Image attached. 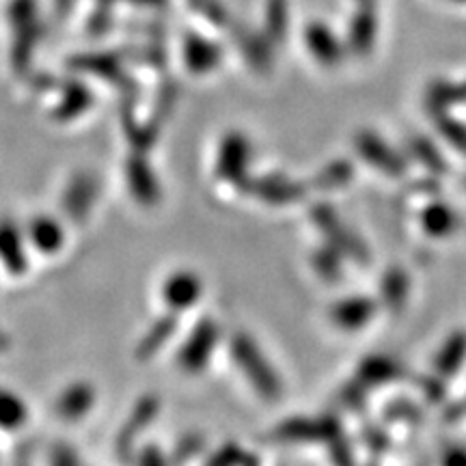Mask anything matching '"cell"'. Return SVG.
Returning <instances> with one entry per match:
<instances>
[{"label":"cell","instance_id":"cell-10","mask_svg":"<svg viewBox=\"0 0 466 466\" xmlns=\"http://www.w3.org/2000/svg\"><path fill=\"white\" fill-rule=\"evenodd\" d=\"M423 225H425V231L432 233V236H445V233L451 231L453 217L450 209H445L442 206H434L425 212Z\"/></svg>","mask_w":466,"mask_h":466},{"label":"cell","instance_id":"cell-3","mask_svg":"<svg viewBox=\"0 0 466 466\" xmlns=\"http://www.w3.org/2000/svg\"><path fill=\"white\" fill-rule=\"evenodd\" d=\"M238 357H240L244 367H247L248 376L253 378V382L258 384L261 391L268 395H275L279 391L275 376H272V371L268 370L266 360L258 357V352H255V348L250 346L248 341L244 339L238 341Z\"/></svg>","mask_w":466,"mask_h":466},{"label":"cell","instance_id":"cell-8","mask_svg":"<svg viewBox=\"0 0 466 466\" xmlns=\"http://www.w3.org/2000/svg\"><path fill=\"white\" fill-rule=\"evenodd\" d=\"M270 39L259 37L258 33H244L240 37V48L244 50V56L248 58V63L253 67L264 69L270 67L272 63V52H270Z\"/></svg>","mask_w":466,"mask_h":466},{"label":"cell","instance_id":"cell-6","mask_svg":"<svg viewBox=\"0 0 466 466\" xmlns=\"http://www.w3.org/2000/svg\"><path fill=\"white\" fill-rule=\"evenodd\" d=\"M357 147H359V151L365 156L367 160L374 162L376 167L384 168V171L395 173V171H400V168H401L400 160L393 156V151L389 149L387 145H384L380 138L376 137V134H371V132L359 134Z\"/></svg>","mask_w":466,"mask_h":466},{"label":"cell","instance_id":"cell-14","mask_svg":"<svg viewBox=\"0 0 466 466\" xmlns=\"http://www.w3.org/2000/svg\"><path fill=\"white\" fill-rule=\"evenodd\" d=\"M442 466H466V450H462V447H451L442 456Z\"/></svg>","mask_w":466,"mask_h":466},{"label":"cell","instance_id":"cell-16","mask_svg":"<svg viewBox=\"0 0 466 466\" xmlns=\"http://www.w3.org/2000/svg\"><path fill=\"white\" fill-rule=\"evenodd\" d=\"M451 3H460V5H466V0H451Z\"/></svg>","mask_w":466,"mask_h":466},{"label":"cell","instance_id":"cell-2","mask_svg":"<svg viewBox=\"0 0 466 466\" xmlns=\"http://www.w3.org/2000/svg\"><path fill=\"white\" fill-rule=\"evenodd\" d=\"M378 35V17L374 5H359L348 26V46L357 56H367L374 50Z\"/></svg>","mask_w":466,"mask_h":466},{"label":"cell","instance_id":"cell-1","mask_svg":"<svg viewBox=\"0 0 466 466\" xmlns=\"http://www.w3.org/2000/svg\"><path fill=\"white\" fill-rule=\"evenodd\" d=\"M305 46L309 55L322 63L326 67H333L343 58V46L333 28L322 25V22H311L305 28Z\"/></svg>","mask_w":466,"mask_h":466},{"label":"cell","instance_id":"cell-13","mask_svg":"<svg viewBox=\"0 0 466 466\" xmlns=\"http://www.w3.org/2000/svg\"><path fill=\"white\" fill-rule=\"evenodd\" d=\"M464 348H466V341L464 339H456L453 343H450V348L445 350V352L441 354L439 359V365L442 371H453L458 367V360L460 357L464 354Z\"/></svg>","mask_w":466,"mask_h":466},{"label":"cell","instance_id":"cell-9","mask_svg":"<svg viewBox=\"0 0 466 466\" xmlns=\"http://www.w3.org/2000/svg\"><path fill=\"white\" fill-rule=\"evenodd\" d=\"M466 100V83L450 85V83H439L430 89V102L434 104V108H445L450 104Z\"/></svg>","mask_w":466,"mask_h":466},{"label":"cell","instance_id":"cell-4","mask_svg":"<svg viewBox=\"0 0 466 466\" xmlns=\"http://www.w3.org/2000/svg\"><path fill=\"white\" fill-rule=\"evenodd\" d=\"M371 316H374V305L367 299L341 300L333 309V322L343 330H359L370 322Z\"/></svg>","mask_w":466,"mask_h":466},{"label":"cell","instance_id":"cell-12","mask_svg":"<svg viewBox=\"0 0 466 466\" xmlns=\"http://www.w3.org/2000/svg\"><path fill=\"white\" fill-rule=\"evenodd\" d=\"M395 374H398V367L382 359L370 360V363L360 370V378H365V380H374V382L382 380V378H391Z\"/></svg>","mask_w":466,"mask_h":466},{"label":"cell","instance_id":"cell-11","mask_svg":"<svg viewBox=\"0 0 466 466\" xmlns=\"http://www.w3.org/2000/svg\"><path fill=\"white\" fill-rule=\"evenodd\" d=\"M436 116H439V121H436V124H439L441 132L445 134L451 143H456L458 147L466 149V127L460 124V121L451 119L450 115L441 113V110H436Z\"/></svg>","mask_w":466,"mask_h":466},{"label":"cell","instance_id":"cell-7","mask_svg":"<svg viewBox=\"0 0 466 466\" xmlns=\"http://www.w3.org/2000/svg\"><path fill=\"white\" fill-rule=\"evenodd\" d=\"M288 26H289L288 0H268L266 20H264L266 37L270 39V42L281 44L285 35H288Z\"/></svg>","mask_w":466,"mask_h":466},{"label":"cell","instance_id":"cell-5","mask_svg":"<svg viewBox=\"0 0 466 466\" xmlns=\"http://www.w3.org/2000/svg\"><path fill=\"white\" fill-rule=\"evenodd\" d=\"M184 58L192 72H209V69L218 66L220 50L218 46L208 42V39L195 37V35H192V37L186 39Z\"/></svg>","mask_w":466,"mask_h":466},{"label":"cell","instance_id":"cell-15","mask_svg":"<svg viewBox=\"0 0 466 466\" xmlns=\"http://www.w3.org/2000/svg\"><path fill=\"white\" fill-rule=\"evenodd\" d=\"M357 3H359V5H374L376 0H357Z\"/></svg>","mask_w":466,"mask_h":466}]
</instances>
